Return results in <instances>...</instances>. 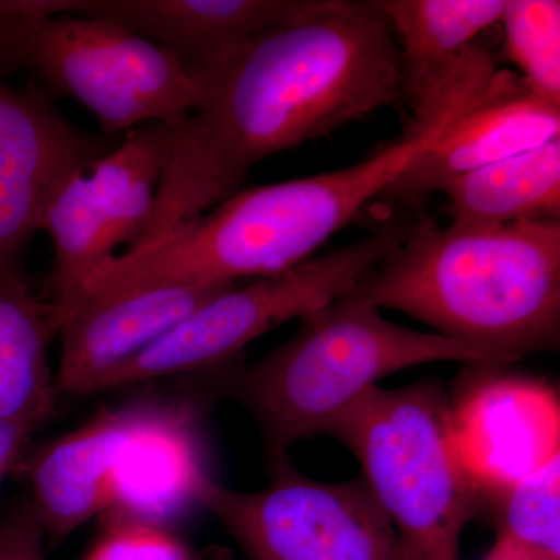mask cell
I'll use <instances>...</instances> for the list:
<instances>
[{
    "label": "cell",
    "mask_w": 560,
    "mask_h": 560,
    "mask_svg": "<svg viewBox=\"0 0 560 560\" xmlns=\"http://www.w3.org/2000/svg\"><path fill=\"white\" fill-rule=\"evenodd\" d=\"M200 83L138 248L237 194L272 154L399 101V47L375 0H308Z\"/></svg>",
    "instance_id": "obj_1"
},
{
    "label": "cell",
    "mask_w": 560,
    "mask_h": 560,
    "mask_svg": "<svg viewBox=\"0 0 560 560\" xmlns=\"http://www.w3.org/2000/svg\"><path fill=\"white\" fill-rule=\"evenodd\" d=\"M357 289L514 363L559 346L560 220L441 228L422 217Z\"/></svg>",
    "instance_id": "obj_2"
},
{
    "label": "cell",
    "mask_w": 560,
    "mask_h": 560,
    "mask_svg": "<svg viewBox=\"0 0 560 560\" xmlns=\"http://www.w3.org/2000/svg\"><path fill=\"white\" fill-rule=\"evenodd\" d=\"M433 361L506 364L488 350L389 323L353 289L302 316L294 337L256 363L235 359L198 377L249 412L272 463L287 459L298 441L324 433L381 378Z\"/></svg>",
    "instance_id": "obj_3"
},
{
    "label": "cell",
    "mask_w": 560,
    "mask_h": 560,
    "mask_svg": "<svg viewBox=\"0 0 560 560\" xmlns=\"http://www.w3.org/2000/svg\"><path fill=\"white\" fill-rule=\"evenodd\" d=\"M488 91L456 102L436 124L412 127L359 164L238 190L184 228V260L198 278L213 282L267 278L296 267L436 145Z\"/></svg>",
    "instance_id": "obj_4"
},
{
    "label": "cell",
    "mask_w": 560,
    "mask_h": 560,
    "mask_svg": "<svg viewBox=\"0 0 560 560\" xmlns=\"http://www.w3.org/2000/svg\"><path fill=\"white\" fill-rule=\"evenodd\" d=\"M27 70L51 97L81 103L103 135L178 125L201 83L160 44L113 22L50 13L46 0H0V79Z\"/></svg>",
    "instance_id": "obj_5"
},
{
    "label": "cell",
    "mask_w": 560,
    "mask_h": 560,
    "mask_svg": "<svg viewBox=\"0 0 560 560\" xmlns=\"http://www.w3.org/2000/svg\"><path fill=\"white\" fill-rule=\"evenodd\" d=\"M324 433L355 455L408 560H459L478 493L453 444L451 401L431 383L372 386Z\"/></svg>",
    "instance_id": "obj_6"
},
{
    "label": "cell",
    "mask_w": 560,
    "mask_h": 560,
    "mask_svg": "<svg viewBox=\"0 0 560 560\" xmlns=\"http://www.w3.org/2000/svg\"><path fill=\"white\" fill-rule=\"evenodd\" d=\"M410 224L389 220L363 241L305 260L242 289L224 290L180 320L130 363L110 372L95 393L175 375H198L230 363L280 324L302 318L357 289L394 253Z\"/></svg>",
    "instance_id": "obj_7"
},
{
    "label": "cell",
    "mask_w": 560,
    "mask_h": 560,
    "mask_svg": "<svg viewBox=\"0 0 560 560\" xmlns=\"http://www.w3.org/2000/svg\"><path fill=\"white\" fill-rule=\"evenodd\" d=\"M272 481L256 492L208 477L198 506L219 518L249 560H408L388 515L364 478L319 482L272 460Z\"/></svg>",
    "instance_id": "obj_8"
},
{
    "label": "cell",
    "mask_w": 560,
    "mask_h": 560,
    "mask_svg": "<svg viewBox=\"0 0 560 560\" xmlns=\"http://www.w3.org/2000/svg\"><path fill=\"white\" fill-rule=\"evenodd\" d=\"M176 125L136 128L103 156L77 168L51 198L40 220L54 249L49 289L61 304L138 245L156 201L175 142ZM124 250V253H125Z\"/></svg>",
    "instance_id": "obj_9"
},
{
    "label": "cell",
    "mask_w": 560,
    "mask_h": 560,
    "mask_svg": "<svg viewBox=\"0 0 560 560\" xmlns=\"http://www.w3.org/2000/svg\"><path fill=\"white\" fill-rule=\"evenodd\" d=\"M120 139L77 128L38 84L0 79V282L24 278L25 254L65 180Z\"/></svg>",
    "instance_id": "obj_10"
},
{
    "label": "cell",
    "mask_w": 560,
    "mask_h": 560,
    "mask_svg": "<svg viewBox=\"0 0 560 560\" xmlns=\"http://www.w3.org/2000/svg\"><path fill=\"white\" fill-rule=\"evenodd\" d=\"M486 363L451 404L453 444L478 493L503 499L560 456V404L551 386Z\"/></svg>",
    "instance_id": "obj_11"
},
{
    "label": "cell",
    "mask_w": 560,
    "mask_h": 560,
    "mask_svg": "<svg viewBox=\"0 0 560 560\" xmlns=\"http://www.w3.org/2000/svg\"><path fill=\"white\" fill-rule=\"evenodd\" d=\"M399 47L401 97L415 128L489 83L492 55L475 39L500 24L504 0H375Z\"/></svg>",
    "instance_id": "obj_12"
},
{
    "label": "cell",
    "mask_w": 560,
    "mask_h": 560,
    "mask_svg": "<svg viewBox=\"0 0 560 560\" xmlns=\"http://www.w3.org/2000/svg\"><path fill=\"white\" fill-rule=\"evenodd\" d=\"M209 477L197 405L184 399L132 401L109 475L103 515L167 528L198 504Z\"/></svg>",
    "instance_id": "obj_13"
},
{
    "label": "cell",
    "mask_w": 560,
    "mask_h": 560,
    "mask_svg": "<svg viewBox=\"0 0 560 560\" xmlns=\"http://www.w3.org/2000/svg\"><path fill=\"white\" fill-rule=\"evenodd\" d=\"M50 13L113 22L171 51L198 80L308 0H46Z\"/></svg>",
    "instance_id": "obj_14"
},
{
    "label": "cell",
    "mask_w": 560,
    "mask_h": 560,
    "mask_svg": "<svg viewBox=\"0 0 560 560\" xmlns=\"http://www.w3.org/2000/svg\"><path fill=\"white\" fill-rule=\"evenodd\" d=\"M235 283L158 287L86 302L62 323L58 396L95 394L103 378L145 352L202 304Z\"/></svg>",
    "instance_id": "obj_15"
},
{
    "label": "cell",
    "mask_w": 560,
    "mask_h": 560,
    "mask_svg": "<svg viewBox=\"0 0 560 560\" xmlns=\"http://www.w3.org/2000/svg\"><path fill=\"white\" fill-rule=\"evenodd\" d=\"M559 138L560 105L500 70L480 101L383 194L416 205L448 180Z\"/></svg>",
    "instance_id": "obj_16"
},
{
    "label": "cell",
    "mask_w": 560,
    "mask_h": 560,
    "mask_svg": "<svg viewBox=\"0 0 560 560\" xmlns=\"http://www.w3.org/2000/svg\"><path fill=\"white\" fill-rule=\"evenodd\" d=\"M131 415L132 401L102 411L33 459L32 504L50 545L108 511L114 452Z\"/></svg>",
    "instance_id": "obj_17"
},
{
    "label": "cell",
    "mask_w": 560,
    "mask_h": 560,
    "mask_svg": "<svg viewBox=\"0 0 560 560\" xmlns=\"http://www.w3.org/2000/svg\"><path fill=\"white\" fill-rule=\"evenodd\" d=\"M60 329L54 301L33 293L24 278L0 282V419L32 434L57 407L49 346Z\"/></svg>",
    "instance_id": "obj_18"
},
{
    "label": "cell",
    "mask_w": 560,
    "mask_h": 560,
    "mask_svg": "<svg viewBox=\"0 0 560 560\" xmlns=\"http://www.w3.org/2000/svg\"><path fill=\"white\" fill-rule=\"evenodd\" d=\"M440 191L458 226L560 220V138L448 180Z\"/></svg>",
    "instance_id": "obj_19"
},
{
    "label": "cell",
    "mask_w": 560,
    "mask_h": 560,
    "mask_svg": "<svg viewBox=\"0 0 560 560\" xmlns=\"http://www.w3.org/2000/svg\"><path fill=\"white\" fill-rule=\"evenodd\" d=\"M500 24L504 50L523 83L560 105L559 0H504Z\"/></svg>",
    "instance_id": "obj_20"
},
{
    "label": "cell",
    "mask_w": 560,
    "mask_h": 560,
    "mask_svg": "<svg viewBox=\"0 0 560 560\" xmlns=\"http://www.w3.org/2000/svg\"><path fill=\"white\" fill-rule=\"evenodd\" d=\"M500 536L537 560H560V456L503 497Z\"/></svg>",
    "instance_id": "obj_21"
},
{
    "label": "cell",
    "mask_w": 560,
    "mask_h": 560,
    "mask_svg": "<svg viewBox=\"0 0 560 560\" xmlns=\"http://www.w3.org/2000/svg\"><path fill=\"white\" fill-rule=\"evenodd\" d=\"M105 529L86 560H190L183 541L167 528L105 515Z\"/></svg>",
    "instance_id": "obj_22"
},
{
    "label": "cell",
    "mask_w": 560,
    "mask_h": 560,
    "mask_svg": "<svg viewBox=\"0 0 560 560\" xmlns=\"http://www.w3.org/2000/svg\"><path fill=\"white\" fill-rule=\"evenodd\" d=\"M44 533L32 501L0 522V560H44Z\"/></svg>",
    "instance_id": "obj_23"
},
{
    "label": "cell",
    "mask_w": 560,
    "mask_h": 560,
    "mask_svg": "<svg viewBox=\"0 0 560 560\" xmlns=\"http://www.w3.org/2000/svg\"><path fill=\"white\" fill-rule=\"evenodd\" d=\"M32 433L0 419V488L28 456Z\"/></svg>",
    "instance_id": "obj_24"
},
{
    "label": "cell",
    "mask_w": 560,
    "mask_h": 560,
    "mask_svg": "<svg viewBox=\"0 0 560 560\" xmlns=\"http://www.w3.org/2000/svg\"><path fill=\"white\" fill-rule=\"evenodd\" d=\"M485 560H537L528 552L521 550V548L512 545L511 541L501 539L497 540L495 547L490 550L488 558Z\"/></svg>",
    "instance_id": "obj_25"
}]
</instances>
